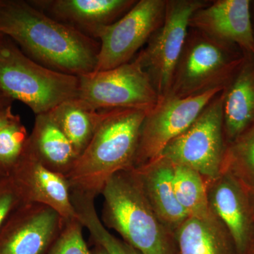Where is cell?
Instances as JSON below:
<instances>
[{
	"instance_id": "6da1fadb",
	"label": "cell",
	"mask_w": 254,
	"mask_h": 254,
	"mask_svg": "<svg viewBox=\"0 0 254 254\" xmlns=\"http://www.w3.org/2000/svg\"><path fill=\"white\" fill-rule=\"evenodd\" d=\"M0 33L28 58L55 71L79 76L96 67L99 41L50 17L29 1L2 0Z\"/></svg>"
},
{
	"instance_id": "7a4b0ae2",
	"label": "cell",
	"mask_w": 254,
	"mask_h": 254,
	"mask_svg": "<svg viewBox=\"0 0 254 254\" xmlns=\"http://www.w3.org/2000/svg\"><path fill=\"white\" fill-rule=\"evenodd\" d=\"M147 113L137 109L105 110L89 144L66 175L71 190L95 198L110 177L133 168Z\"/></svg>"
},
{
	"instance_id": "3957f363",
	"label": "cell",
	"mask_w": 254,
	"mask_h": 254,
	"mask_svg": "<svg viewBox=\"0 0 254 254\" xmlns=\"http://www.w3.org/2000/svg\"><path fill=\"white\" fill-rule=\"evenodd\" d=\"M101 194L106 228L142 254H175L173 232L155 215L133 169L110 177Z\"/></svg>"
},
{
	"instance_id": "277c9868",
	"label": "cell",
	"mask_w": 254,
	"mask_h": 254,
	"mask_svg": "<svg viewBox=\"0 0 254 254\" xmlns=\"http://www.w3.org/2000/svg\"><path fill=\"white\" fill-rule=\"evenodd\" d=\"M0 88L38 115L78 98L79 78L40 64L4 36L0 41Z\"/></svg>"
},
{
	"instance_id": "5b68a950",
	"label": "cell",
	"mask_w": 254,
	"mask_h": 254,
	"mask_svg": "<svg viewBox=\"0 0 254 254\" xmlns=\"http://www.w3.org/2000/svg\"><path fill=\"white\" fill-rule=\"evenodd\" d=\"M245 58L237 46L190 28L167 97L185 98L223 90Z\"/></svg>"
},
{
	"instance_id": "8992f818",
	"label": "cell",
	"mask_w": 254,
	"mask_h": 254,
	"mask_svg": "<svg viewBox=\"0 0 254 254\" xmlns=\"http://www.w3.org/2000/svg\"><path fill=\"white\" fill-rule=\"evenodd\" d=\"M79 94L96 111L137 109L149 112L161 99L136 59L121 66L78 76Z\"/></svg>"
},
{
	"instance_id": "52a82bcc",
	"label": "cell",
	"mask_w": 254,
	"mask_h": 254,
	"mask_svg": "<svg viewBox=\"0 0 254 254\" xmlns=\"http://www.w3.org/2000/svg\"><path fill=\"white\" fill-rule=\"evenodd\" d=\"M210 1L167 0L163 23L135 58L160 98H165L170 93L174 72L190 29V16Z\"/></svg>"
},
{
	"instance_id": "ba28073f",
	"label": "cell",
	"mask_w": 254,
	"mask_h": 254,
	"mask_svg": "<svg viewBox=\"0 0 254 254\" xmlns=\"http://www.w3.org/2000/svg\"><path fill=\"white\" fill-rule=\"evenodd\" d=\"M222 91L205 107L186 131L167 145L161 154L175 165L198 172L208 183L220 175L227 146Z\"/></svg>"
},
{
	"instance_id": "9c48e42d",
	"label": "cell",
	"mask_w": 254,
	"mask_h": 254,
	"mask_svg": "<svg viewBox=\"0 0 254 254\" xmlns=\"http://www.w3.org/2000/svg\"><path fill=\"white\" fill-rule=\"evenodd\" d=\"M167 0H139L112 24L98 28L99 41L95 71H106L131 62L163 23Z\"/></svg>"
},
{
	"instance_id": "30bf717a",
	"label": "cell",
	"mask_w": 254,
	"mask_h": 254,
	"mask_svg": "<svg viewBox=\"0 0 254 254\" xmlns=\"http://www.w3.org/2000/svg\"><path fill=\"white\" fill-rule=\"evenodd\" d=\"M222 90L185 98L165 97L147 113L140 131L133 168L154 160L173 139L190 126Z\"/></svg>"
},
{
	"instance_id": "8fae6325",
	"label": "cell",
	"mask_w": 254,
	"mask_h": 254,
	"mask_svg": "<svg viewBox=\"0 0 254 254\" xmlns=\"http://www.w3.org/2000/svg\"><path fill=\"white\" fill-rule=\"evenodd\" d=\"M65 222L50 207L21 203L0 229V254H46Z\"/></svg>"
},
{
	"instance_id": "7c38bea8",
	"label": "cell",
	"mask_w": 254,
	"mask_h": 254,
	"mask_svg": "<svg viewBox=\"0 0 254 254\" xmlns=\"http://www.w3.org/2000/svg\"><path fill=\"white\" fill-rule=\"evenodd\" d=\"M8 176L14 182L22 203L46 205L58 212L66 222L78 218L66 177L45 166L27 143Z\"/></svg>"
},
{
	"instance_id": "4fadbf2b",
	"label": "cell",
	"mask_w": 254,
	"mask_h": 254,
	"mask_svg": "<svg viewBox=\"0 0 254 254\" xmlns=\"http://www.w3.org/2000/svg\"><path fill=\"white\" fill-rule=\"evenodd\" d=\"M250 0L210 1L191 15L189 27L254 55V28Z\"/></svg>"
},
{
	"instance_id": "5bb4252c",
	"label": "cell",
	"mask_w": 254,
	"mask_h": 254,
	"mask_svg": "<svg viewBox=\"0 0 254 254\" xmlns=\"http://www.w3.org/2000/svg\"><path fill=\"white\" fill-rule=\"evenodd\" d=\"M209 208L231 237L236 254H250L254 221L245 186L229 173L208 183Z\"/></svg>"
},
{
	"instance_id": "9a60e30c",
	"label": "cell",
	"mask_w": 254,
	"mask_h": 254,
	"mask_svg": "<svg viewBox=\"0 0 254 254\" xmlns=\"http://www.w3.org/2000/svg\"><path fill=\"white\" fill-rule=\"evenodd\" d=\"M57 21L93 38L98 28L118 21L136 0H32L29 1Z\"/></svg>"
},
{
	"instance_id": "2e32d148",
	"label": "cell",
	"mask_w": 254,
	"mask_h": 254,
	"mask_svg": "<svg viewBox=\"0 0 254 254\" xmlns=\"http://www.w3.org/2000/svg\"><path fill=\"white\" fill-rule=\"evenodd\" d=\"M133 170L155 215L173 234L189 217L174 190L173 163L160 155Z\"/></svg>"
},
{
	"instance_id": "e0dca14e",
	"label": "cell",
	"mask_w": 254,
	"mask_h": 254,
	"mask_svg": "<svg viewBox=\"0 0 254 254\" xmlns=\"http://www.w3.org/2000/svg\"><path fill=\"white\" fill-rule=\"evenodd\" d=\"M222 94L224 136L228 144L254 124V55L245 54Z\"/></svg>"
},
{
	"instance_id": "ac0fdd59",
	"label": "cell",
	"mask_w": 254,
	"mask_h": 254,
	"mask_svg": "<svg viewBox=\"0 0 254 254\" xmlns=\"http://www.w3.org/2000/svg\"><path fill=\"white\" fill-rule=\"evenodd\" d=\"M175 254H236L228 232L211 211L188 217L173 232Z\"/></svg>"
},
{
	"instance_id": "d6986e66",
	"label": "cell",
	"mask_w": 254,
	"mask_h": 254,
	"mask_svg": "<svg viewBox=\"0 0 254 254\" xmlns=\"http://www.w3.org/2000/svg\"><path fill=\"white\" fill-rule=\"evenodd\" d=\"M27 145L45 166L65 176L78 158L72 145L48 113L36 115Z\"/></svg>"
},
{
	"instance_id": "ffe728a7",
	"label": "cell",
	"mask_w": 254,
	"mask_h": 254,
	"mask_svg": "<svg viewBox=\"0 0 254 254\" xmlns=\"http://www.w3.org/2000/svg\"><path fill=\"white\" fill-rule=\"evenodd\" d=\"M48 113L67 138L78 158L89 144L105 110L92 109L78 98L63 102Z\"/></svg>"
},
{
	"instance_id": "44dd1931",
	"label": "cell",
	"mask_w": 254,
	"mask_h": 254,
	"mask_svg": "<svg viewBox=\"0 0 254 254\" xmlns=\"http://www.w3.org/2000/svg\"><path fill=\"white\" fill-rule=\"evenodd\" d=\"M73 206L83 227H86L95 244L108 254H142L122 239L115 237L105 227L96 211L95 197L71 190Z\"/></svg>"
},
{
	"instance_id": "7402d4cb",
	"label": "cell",
	"mask_w": 254,
	"mask_h": 254,
	"mask_svg": "<svg viewBox=\"0 0 254 254\" xmlns=\"http://www.w3.org/2000/svg\"><path fill=\"white\" fill-rule=\"evenodd\" d=\"M174 165L173 187L179 203L189 217L205 216L210 213L208 182L193 169Z\"/></svg>"
},
{
	"instance_id": "603a6c76",
	"label": "cell",
	"mask_w": 254,
	"mask_h": 254,
	"mask_svg": "<svg viewBox=\"0 0 254 254\" xmlns=\"http://www.w3.org/2000/svg\"><path fill=\"white\" fill-rule=\"evenodd\" d=\"M220 173H229L247 186H254V124L227 144Z\"/></svg>"
},
{
	"instance_id": "cb8c5ba5",
	"label": "cell",
	"mask_w": 254,
	"mask_h": 254,
	"mask_svg": "<svg viewBox=\"0 0 254 254\" xmlns=\"http://www.w3.org/2000/svg\"><path fill=\"white\" fill-rule=\"evenodd\" d=\"M28 136L19 116L0 130V168L6 175L22 155Z\"/></svg>"
},
{
	"instance_id": "d4e9b609",
	"label": "cell",
	"mask_w": 254,
	"mask_h": 254,
	"mask_svg": "<svg viewBox=\"0 0 254 254\" xmlns=\"http://www.w3.org/2000/svg\"><path fill=\"white\" fill-rule=\"evenodd\" d=\"M79 219L65 222L63 230L46 254H92L83 234Z\"/></svg>"
},
{
	"instance_id": "484cf974",
	"label": "cell",
	"mask_w": 254,
	"mask_h": 254,
	"mask_svg": "<svg viewBox=\"0 0 254 254\" xmlns=\"http://www.w3.org/2000/svg\"><path fill=\"white\" fill-rule=\"evenodd\" d=\"M21 203L22 201L11 177H5L0 181V229Z\"/></svg>"
},
{
	"instance_id": "4316f807",
	"label": "cell",
	"mask_w": 254,
	"mask_h": 254,
	"mask_svg": "<svg viewBox=\"0 0 254 254\" xmlns=\"http://www.w3.org/2000/svg\"><path fill=\"white\" fill-rule=\"evenodd\" d=\"M18 117V115H14L13 113L11 107L7 109L2 110V111H0V130L16 120Z\"/></svg>"
},
{
	"instance_id": "83f0119b",
	"label": "cell",
	"mask_w": 254,
	"mask_h": 254,
	"mask_svg": "<svg viewBox=\"0 0 254 254\" xmlns=\"http://www.w3.org/2000/svg\"><path fill=\"white\" fill-rule=\"evenodd\" d=\"M13 100L10 98L0 88V111L12 106Z\"/></svg>"
},
{
	"instance_id": "f1b7e54d",
	"label": "cell",
	"mask_w": 254,
	"mask_h": 254,
	"mask_svg": "<svg viewBox=\"0 0 254 254\" xmlns=\"http://www.w3.org/2000/svg\"><path fill=\"white\" fill-rule=\"evenodd\" d=\"M244 185V184H243ZM246 190H247V195H248L249 202H250L251 212H252V218L254 221V186H247L244 185Z\"/></svg>"
},
{
	"instance_id": "f546056e",
	"label": "cell",
	"mask_w": 254,
	"mask_h": 254,
	"mask_svg": "<svg viewBox=\"0 0 254 254\" xmlns=\"http://www.w3.org/2000/svg\"><path fill=\"white\" fill-rule=\"evenodd\" d=\"M91 253L92 254H108L103 247L97 245V244H95L94 247L91 251Z\"/></svg>"
},
{
	"instance_id": "4dcf8cb0",
	"label": "cell",
	"mask_w": 254,
	"mask_h": 254,
	"mask_svg": "<svg viewBox=\"0 0 254 254\" xmlns=\"http://www.w3.org/2000/svg\"><path fill=\"white\" fill-rule=\"evenodd\" d=\"M8 176V175H6V173L0 168V181L2 180L3 178H4L5 177Z\"/></svg>"
},
{
	"instance_id": "1f68e13d",
	"label": "cell",
	"mask_w": 254,
	"mask_h": 254,
	"mask_svg": "<svg viewBox=\"0 0 254 254\" xmlns=\"http://www.w3.org/2000/svg\"><path fill=\"white\" fill-rule=\"evenodd\" d=\"M250 254H254V233L253 240H252V247H251Z\"/></svg>"
},
{
	"instance_id": "d6a6232c",
	"label": "cell",
	"mask_w": 254,
	"mask_h": 254,
	"mask_svg": "<svg viewBox=\"0 0 254 254\" xmlns=\"http://www.w3.org/2000/svg\"><path fill=\"white\" fill-rule=\"evenodd\" d=\"M1 1H2V0H0V4H1ZM4 37V35H3L2 33H0V41H1Z\"/></svg>"
},
{
	"instance_id": "836d02e7",
	"label": "cell",
	"mask_w": 254,
	"mask_h": 254,
	"mask_svg": "<svg viewBox=\"0 0 254 254\" xmlns=\"http://www.w3.org/2000/svg\"><path fill=\"white\" fill-rule=\"evenodd\" d=\"M254 3H252V4H254V1H253Z\"/></svg>"
}]
</instances>
